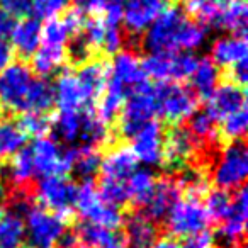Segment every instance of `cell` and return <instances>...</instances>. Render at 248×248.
Here are the masks:
<instances>
[{
  "instance_id": "obj_1",
  "label": "cell",
  "mask_w": 248,
  "mask_h": 248,
  "mask_svg": "<svg viewBox=\"0 0 248 248\" xmlns=\"http://www.w3.org/2000/svg\"><path fill=\"white\" fill-rule=\"evenodd\" d=\"M83 14L77 9L65 11L63 17L49 19L41 28V45L32 56L31 70L39 78L53 75L65 62V49L68 41L82 29Z\"/></svg>"
},
{
  "instance_id": "obj_2",
  "label": "cell",
  "mask_w": 248,
  "mask_h": 248,
  "mask_svg": "<svg viewBox=\"0 0 248 248\" xmlns=\"http://www.w3.org/2000/svg\"><path fill=\"white\" fill-rule=\"evenodd\" d=\"M189 19L180 5L167 7L143 32V48L148 53H173L180 49V38Z\"/></svg>"
},
{
  "instance_id": "obj_3",
  "label": "cell",
  "mask_w": 248,
  "mask_h": 248,
  "mask_svg": "<svg viewBox=\"0 0 248 248\" xmlns=\"http://www.w3.org/2000/svg\"><path fill=\"white\" fill-rule=\"evenodd\" d=\"M156 114L155 87L148 82L138 87L124 100L117 117V135L123 140H133Z\"/></svg>"
},
{
  "instance_id": "obj_4",
  "label": "cell",
  "mask_w": 248,
  "mask_h": 248,
  "mask_svg": "<svg viewBox=\"0 0 248 248\" xmlns=\"http://www.w3.org/2000/svg\"><path fill=\"white\" fill-rule=\"evenodd\" d=\"M248 172V152L243 140L230 141L219 148L213 163L211 179L221 190H236L243 187Z\"/></svg>"
},
{
  "instance_id": "obj_5",
  "label": "cell",
  "mask_w": 248,
  "mask_h": 248,
  "mask_svg": "<svg viewBox=\"0 0 248 248\" xmlns=\"http://www.w3.org/2000/svg\"><path fill=\"white\" fill-rule=\"evenodd\" d=\"M34 72L26 62L9 63L0 72V106L16 114H26V104L34 83Z\"/></svg>"
},
{
  "instance_id": "obj_6",
  "label": "cell",
  "mask_w": 248,
  "mask_h": 248,
  "mask_svg": "<svg viewBox=\"0 0 248 248\" xmlns=\"http://www.w3.org/2000/svg\"><path fill=\"white\" fill-rule=\"evenodd\" d=\"M167 221V231L173 238H189L201 231H206L211 223L201 197L187 196L186 199H179L170 209Z\"/></svg>"
},
{
  "instance_id": "obj_7",
  "label": "cell",
  "mask_w": 248,
  "mask_h": 248,
  "mask_svg": "<svg viewBox=\"0 0 248 248\" xmlns=\"http://www.w3.org/2000/svg\"><path fill=\"white\" fill-rule=\"evenodd\" d=\"M156 114L170 124H180L197 109V95L186 85L162 82L155 87Z\"/></svg>"
},
{
  "instance_id": "obj_8",
  "label": "cell",
  "mask_w": 248,
  "mask_h": 248,
  "mask_svg": "<svg viewBox=\"0 0 248 248\" xmlns=\"http://www.w3.org/2000/svg\"><path fill=\"white\" fill-rule=\"evenodd\" d=\"M26 245L29 248H56V243L65 233L66 224L62 216L43 207L29 209L24 216Z\"/></svg>"
},
{
  "instance_id": "obj_9",
  "label": "cell",
  "mask_w": 248,
  "mask_h": 248,
  "mask_svg": "<svg viewBox=\"0 0 248 248\" xmlns=\"http://www.w3.org/2000/svg\"><path fill=\"white\" fill-rule=\"evenodd\" d=\"M78 186L65 175L43 177L36 186L34 197L43 204V209L58 216H70L75 209Z\"/></svg>"
},
{
  "instance_id": "obj_10",
  "label": "cell",
  "mask_w": 248,
  "mask_h": 248,
  "mask_svg": "<svg viewBox=\"0 0 248 248\" xmlns=\"http://www.w3.org/2000/svg\"><path fill=\"white\" fill-rule=\"evenodd\" d=\"M75 207L87 223L99 224V226L109 228V230H117L123 223L121 211L117 207L107 206L106 202H102L92 182L78 186Z\"/></svg>"
},
{
  "instance_id": "obj_11",
  "label": "cell",
  "mask_w": 248,
  "mask_h": 248,
  "mask_svg": "<svg viewBox=\"0 0 248 248\" xmlns=\"http://www.w3.org/2000/svg\"><path fill=\"white\" fill-rule=\"evenodd\" d=\"M169 7V0H124L123 22L131 36H140Z\"/></svg>"
},
{
  "instance_id": "obj_12",
  "label": "cell",
  "mask_w": 248,
  "mask_h": 248,
  "mask_svg": "<svg viewBox=\"0 0 248 248\" xmlns=\"http://www.w3.org/2000/svg\"><path fill=\"white\" fill-rule=\"evenodd\" d=\"M109 80L126 90V93H131L138 87L145 85L146 77L143 72L141 62L135 49H126V51H117L112 58L109 66Z\"/></svg>"
},
{
  "instance_id": "obj_13",
  "label": "cell",
  "mask_w": 248,
  "mask_h": 248,
  "mask_svg": "<svg viewBox=\"0 0 248 248\" xmlns=\"http://www.w3.org/2000/svg\"><path fill=\"white\" fill-rule=\"evenodd\" d=\"M180 196H182V189L177 184V180L170 177H162V179H156L152 194L140 209L153 223L158 224L169 216L170 209L180 199Z\"/></svg>"
},
{
  "instance_id": "obj_14",
  "label": "cell",
  "mask_w": 248,
  "mask_h": 248,
  "mask_svg": "<svg viewBox=\"0 0 248 248\" xmlns=\"http://www.w3.org/2000/svg\"><path fill=\"white\" fill-rule=\"evenodd\" d=\"M163 140H165V128L158 121H150L133 138V153H135L136 160L150 167L162 165Z\"/></svg>"
},
{
  "instance_id": "obj_15",
  "label": "cell",
  "mask_w": 248,
  "mask_h": 248,
  "mask_svg": "<svg viewBox=\"0 0 248 248\" xmlns=\"http://www.w3.org/2000/svg\"><path fill=\"white\" fill-rule=\"evenodd\" d=\"M124 248H150L158 238V226L141 211L124 217Z\"/></svg>"
},
{
  "instance_id": "obj_16",
  "label": "cell",
  "mask_w": 248,
  "mask_h": 248,
  "mask_svg": "<svg viewBox=\"0 0 248 248\" xmlns=\"http://www.w3.org/2000/svg\"><path fill=\"white\" fill-rule=\"evenodd\" d=\"M53 92H55V104L58 106V112H77L83 107H90L78 80L70 70H65L56 78Z\"/></svg>"
},
{
  "instance_id": "obj_17",
  "label": "cell",
  "mask_w": 248,
  "mask_h": 248,
  "mask_svg": "<svg viewBox=\"0 0 248 248\" xmlns=\"http://www.w3.org/2000/svg\"><path fill=\"white\" fill-rule=\"evenodd\" d=\"M211 112L217 117H226L233 112H238L241 109H247V93H245V87H240L233 82H224L216 87L213 95L209 97V106Z\"/></svg>"
},
{
  "instance_id": "obj_18",
  "label": "cell",
  "mask_w": 248,
  "mask_h": 248,
  "mask_svg": "<svg viewBox=\"0 0 248 248\" xmlns=\"http://www.w3.org/2000/svg\"><path fill=\"white\" fill-rule=\"evenodd\" d=\"M83 93H85L89 104L95 102L104 93L109 80V66L104 60L93 58L90 62L78 66V72L75 73Z\"/></svg>"
},
{
  "instance_id": "obj_19",
  "label": "cell",
  "mask_w": 248,
  "mask_h": 248,
  "mask_svg": "<svg viewBox=\"0 0 248 248\" xmlns=\"http://www.w3.org/2000/svg\"><path fill=\"white\" fill-rule=\"evenodd\" d=\"M136 156L131 148L124 145H117L107 152L100 163V179L117 180V182H126L133 172L136 170Z\"/></svg>"
},
{
  "instance_id": "obj_20",
  "label": "cell",
  "mask_w": 248,
  "mask_h": 248,
  "mask_svg": "<svg viewBox=\"0 0 248 248\" xmlns=\"http://www.w3.org/2000/svg\"><path fill=\"white\" fill-rule=\"evenodd\" d=\"M12 46L21 62L32 58L41 45V24L34 17H22L11 32Z\"/></svg>"
},
{
  "instance_id": "obj_21",
  "label": "cell",
  "mask_w": 248,
  "mask_h": 248,
  "mask_svg": "<svg viewBox=\"0 0 248 248\" xmlns=\"http://www.w3.org/2000/svg\"><path fill=\"white\" fill-rule=\"evenodd\" d=\"M75 236L78 240L80 247L85 248H124L123 233H117L116 230L99 226V224L82 221L77 224Z\"/></svg>"
},
{
  "instance_id": "obj_22",
  "label": "cell",
  "mask_w": 248,
  "mask_h": 248,
  "mask_svg": "<svg viewBox=\"0 0 248 248\" xmlns=\"http://www.w3.org/2000/svg\"><path fill=\"white\" fill-rule=\"evenodd\" d=\"M186 128L190 135L204 146V148H214L219 146V128H217V117L211 112L209 107L196 109L187 117Z\"/></svg>"
},
{
  "instance_id": "obj_23",
  "label": "cell",
  "mask_w": 248,
  "mask_h": 248,
  "mask_svg": "<svg viewBox=\"0 0 248 248\" xmlns=\"http://www.w3.org/2000/svg\"><path fill=\"white\" fill-rule=\"evenodd\" d=\"M247 60V39L245 36H223L211 46V62L216 66L230 68L231 65Z\"/></svg>"
},
{
  "instance_id": "obj_24",
  "label": "cell",
  "mask_w": 248,
  "mask_h": 248,
  "mask_svg": "<svg viewBox=\"0 0 248 248\" xmlns=\"http://www.w3.org/2000/svg\"><path fill=\"white\" fill-rule=\"evenodd\" d=\"M248 24V11L245 0H233L223 5L213 21V28L228 31L233 36H245Z\"/></svg>"
},
{
  "instance_id": "obj_25",
  "label": "cell",
  "mask_w": 248,
  "mask_h": 248,
  "mask_svg": "<svg viewBox=\"0 0 248 248\" xmlns=\"http://www.w3.org/2000/svg\"><path fill=\"white\" fill-rule=\"evenodd\" d=\"M28 135L22 131L17 121H0V165L11 162L26 146Z\"/></svg>"
},
{
  "instance_id": "obj_26",
  "label": "cell",
  "mask_w": 248,
  "mask_h": 248,
  "mask_svg": "<svg viewBox=\"0 0 248 248\" xmlns=\"http://www.w3.org/2000/svg\"><path fill=\"white\" fill-rule=\"evenodd\" d=\"M219 70L211 62V58H202L197 62L194 73L190 75V90L197 95V99H209L216 87L219 85Z\"/></svg>"
},
{
  "instance_id": "obj_27",
  "label": "cell",
  "mask_w": 248,
  "mask_h": 248,
  "mask_svg": "<svg viewBox=\"0 0 248 248\" xmlns=\"http://www.w3.org/2000/svg\"><path fill=\"white\" fill-rule=\"evenodd\" d=\"M24 217L5 211L4 216H0V248H24Z\"/></svg>"
},
{
  "instance_id": "obj_28",
  "label": "cell",
  "mask_w": 248,
  "mask_h": 248,
  "mask_svg": "<svg viewBox=\"0 0 248 248\" xmlns=\"http://www.w3.org/2000/svg\"><path fill=\"white\" fill-rule=\"evenodd\" d=\"M51 129L63 143H66L70 146H78L80 133H82V110L58 112Z\"/></svg>"
},
{
  "instance_id": "obj_29",
  "label": "cell",
  "mask_w": 248,
  "mask_h": 248,
  "mask_svg": "<svg viewBox=\"0 0 248 248\" xmlns=\"http://www.w3.org/2000/svg\"><path fill=\"white\" fill-rule=\"evenodd\" d=\"M53 106H55L53 85L46 78L36 77L34 83L31 87V92H29L28 104H26V114L28 112L48 114L53 109Z\"/></svg>"
},
{
  "instance_id": "obj_30",
  "label": "cell",
  "mask_w": 248,
  "mask_h": 248,
  "mask_svg": "<svg viewBox=\"0 0 248 248\" xmlns=\"http://www.w3.org/2000/svg\"><path fill=\"white\" fill-rule=\"evenodd\" d=\"M156 177L152 170L148 169H140L129 175L128 179V192H129V201L136 204L138 207H141L146 202V199L152 194L153 187H155Z\"/></svg>"
},
{
  "instance_id": "obj_31",
  "label": "cell",
  "mask_w": 248,
  "mask_h": 248,
  "mask_svg": "<svg viewBox=\"0 0 248 248\" xmlns=\"http://www.w3.org/2000/svg\"><path fill=\"white\" fill-rule=\"evenodd\" d=\"M100 163H102V153H100V150L78 148V153H77V158L72 170L75 172L77 179L82 180V184L92 182L99 175Z\"/></svg>"
},
{
  "instance_id": "obj_32",
  "label": "cell",
  "mask_w": 248,
  "mask_h": 248,
  "mask_svg": "<svg viewBox=\"0 0 248 248\" xmlns=\"http://www.w3.org/2000/svg\"><path fill=\"white\" fill-rule=\"evenodd\" d=\"M145 77L165 82L173 75V53H150L141 63Z\"/></svg>"
},
{
  "instance_id": "obj_33",
  "label": "cell",
  "mask_w": 248,
  "mask_h": 248,
  "mask_svg": "<svg viewBox=\"0 0 248 248\" xmlns=\"http://www.w3.org/2000/svg\"><path fill=\"white\" fill-rule=\"evenodd\" d=\"M97 194H99L102 202H106L107 206L117 207V209H121L123 206L131 202V201H129V192H128V187H126V182L100 179Z\"/></svg>"
},
{
  "instance_id": "obj_34",
  "label": "cell",
  "mask_w": 248,
  "mask_h": 248,
  "mask_svg": "<svg viewBox=\"0 0 248 248\" xmlns=\"http://www.w3.org/2000/svg\"><path fill=\"white\" fill-rule=\"evenodd\" d=\"M231 201H233V196H231L228 190L213 189L206 192L204 207H206L211 219H216V221H219V223H223L228 217V214H230Z\"/></svg>"
},
{
  "instance_id": "obj_35",
  "label": "cell",
  "mask_w": 248,
  "mask_h": 248,
  "mask_svg": "<svg viewBox=\"0 0 248 248\" xmlns=\"http://www.w3.org/2000/svg\"><path fill=\"white\" fill-rule=\"evenodd\" d=\"M247 126H248L247 109H241V110H238V112H233V114H230V116L223 117L219 136L226 140L228 143L238 141V140H245Z\"/></svg>"
},
{
  "instance_id": "obj_36",
  "label": "cell",
  "mask_w": 248,
  "mask_h": 248,
  "mask_svg": "<svg viewBox=\"0 0 248 248\" xmlns=\"http://www.w3.org/2000/svg\"><path fill=\"white\" fill-rule=\"evenodd\" d=\"M70 0H31V7L29 12L32 14L34 19H55L58 17L62 12L66 11Z\"/></svg>"
},
{
  "instance_id": "obj_37",
  "label": "cell",
  "mask_w": 248,
  "mask_h": 248,
  "mask_svg": "<svg viewBox=\"0 0 248 248\" xmlns=\"http://www.w3.org/2000/svg\"><path fill=\"white\" fill-rule=\"evenodd\" d=\"M21 128L26 135H31V136H45L46 133L51 129V123H49L48 116L46 114H39V112H28L22 116L21 123Z\"/></svg>"
},
{
  "instance_id": "obj_38",
  "label": "cell",
  "mask_w": 248,
  "mask_h": 248,
  "mask_svg": "<svg viewBox=\"0 0 248 248\" xmlns=\"http://www.w3.org/2000/svg\"><path fill=\"white\" fill-rule=\"evenodd\" d=\"M199 60L192 55V53L180 51L173 53V80H186L190 78V75L194 73Z\"/></svg>"
},
{
  "instance_id": "obj_39",
  "label": "cell",
  "mask_w": 248,
  "mask_h": 248,
  "mask_svg": "<svg viewBox=\"0 0 248 248\" xmlns=\"http://www.w3.org/2000/svg\"><path fill=\"white\" fill-rule=\"evenodd\" d=\"M0 7L14 17H19V16H24L29 12L31 0H0Z\"/></svg>"
},
{
  "instance_id": "obj_40",
  "label": "cell",
  "mask_w": 248,
  "mask_h": 248,
  "mask_svg": "<svg viewBox=\"0 0 248 248\" xmlns=\"http://www.w3.org/2000/svg\"><path fill=\"white\" fill-rule=\"evenodd\" d=\"M228 78L230 82L236 83L240 87L247 85V80H248V72H247V60H241V62L234 63L228 68Z\"/></svg>"
},
{
  "instance_id": "obj_41",
  "label": "cell",
  "mask_w": 248,
  "mask_h": 248,
  "mask_svg": "<svg viewBox=\"0 0 248 248\" xmlns=\"http://www.w3.org/2000/svg\"><path fill=\"white\" fill-rule=\"evenodd\" d=\"M211 247H213V240H211V233L207 230L186 238V243L182 245V248H211Z\"/></svg>"
},
{
  "instance_id": "obj_42",
  "label": "cell",
  "mask_w": 248,
  "mask_h": 248,
  "mask_svg": "<svg viewBox=\"0 0 248 248\" xmlns=\"http://www.w3.org/2000/svg\"><path fill=\"white\" fill-rule=\"evenodd\" d=\"M75 4L77 11H80L82 14L89 12V14H97V12H102L106 7L107 0H72Z\"/></svg>"
},
{
  "instance_id": "obj_43",
  "label": "cell",
  "mask_w": 248,
  "mask_h": 248,
  "mask_svg": "<svg viewBox=\"0 0 248 248\" xmlns=\"http://www.w3.org/2000/svg\"><path fill=\"white\" fill-rule=\"evenodd\" d=\"M16 26V19L14 16H11L9 12L2 11L0 9V39H5L11 36L12 29Z\"/></svg>"
},
{
  "instance_id": "obj_44",
  "label": "cell",
  "mask_w": 248,
  "mask_h": 248,
  "mask_svg": "<svg viewBox=\"0 0 248 248\" xmlns=\"http://www.w3.org/2000/svg\"><path fill=\"white\" fill-rule=\"evenodd\" d=\"M12 62V48L5 43V39H0V72Z\"/></svg>"
},
{
  "instance_id": "obj_45",
  "label": "cell",
  "mask_w": 248,
  "mask_h": 248,
  "mask_svg": "<svg viewBox=\"0 0 248 248\" xmlns=\"http://www.w3.org/2000/svg\"><path fill=\"white\" fill-rule=\"evenodd\" d=\"M150 248H182V245L173 238H162V240H156Z\"/></svg>"
},
{
  "instance_id": "obj_46",
  "label": "cell",
  "mask_w": 248,
  "mask_h": 248,
  "mask_svg": "<svg viewBox=\"0 0 248 248\" xmlns=\"http://www.w3.org/2000/svg\"><path fill=\"white\" fill-rule=\"evenodd\" d=\"M209 2H213V4L217 5V7H223V5L230 4V2H233V0H209Z\"/></svg>"
},
{
  "instance_id": "obj_47",
  "label": "cell",
  "mask_w": 248,
  "mask_h": 248,
  "mask_svg": "<svg viewBox=\"0 0 248 248\" xmlns=\"http://www.w3.org/2000/svg\"><path fill=\"white\" fill-rule=\"evenodd\" d=\"M4 197H5V187L0 182V201H4Z\"/></svg>"
},
{
  "instance_id": "obj_48",
  "label": "cell",
  "mask_w": 248,
  "mask_h": 248,
  "mask_svg": "<svg viewBox=\"0 0 248 248\" xmlns=\"http://www.w3.org/2000/svg\"><path fill=\"white\" fill-rule=\"evenodd\" d=\"M0 117H2V107H0Z\"/></svg>"
}]
</instances>
